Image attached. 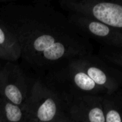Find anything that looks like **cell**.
<instances>
[{"instance_id":"14","label":"cell","mask_w":122,"mask_h":122,"mask_svg":"<svg viewBox=\"0 0 122 122\" xmlns=\"http://www.w3.org/2000/svg\"><path fill=\"white\" fill-rule=\"evenodd\" d=\"M74 1H80V0H74Z\"/></svg>"},{"instance_id":"15","label":"cell","mask_w":122,"mask_h":122,"mask_svg":"<svg viewBox=\"0 0 122 122\" xmlns=\"http://www.w3.org/2000/svg\"><path fill=\"white\" fill-rule=\"evenodd\" d=\"M1 64H0V69H1Z\"/></svg>"},{"instance_id":"2","label":"cell","mask_w":122,"mask_h":122,"mask_svg":"<svg viewBox=\"0 0 122 122\" xmlns=\"http://www.w3.org/2000/svg\"><path fill=\"white\" fill-rule=\"evenodd\" d=\"M44 78L64 99L83 94L104 96L122 86V69L94 53L70 60Z\"/></svg>"},{"instance_id":"10","label":"cell","mask_w":122,"mask_h":122,"mask_svg":"<svg viewBox=\"0 0 122 122\" xmlns=\"http://www.w3.org/2000/svg\"><path fill=\"white\" fill-rule=\"evenodd\" d=\"M0 48L8 54L14 61L21 57V48L14 33L0 19Z\"/></svg>"},{"instance_id":"3","label":"cell","mask_w":122,"mask_h":122,"mask_svg":"<svg viewBox=\"0 0 122 122\" xmlns=\"http://www.w3.org/2000/svg\"><path fill=\"white\" fill-rule=\"evenodd\" d=\"M24 109L27 122H71L64 98L41 78L31 85Z\"/></svg>"},{"instance_id":"13","label":"cell","mask_w":122,"mask_h":122,"mask_svg":"<svg viewBox=\"0 0 122 122\" xmlns=\"http://www.w3.org/2000/svg\"><path fill=\"white\" fill-rule=\"evenodd\" d=\"M17 0H0V2H12Z\"/></svg>"},{"instance_id":"5","label":"cell","mask_w":122,"mask_h":122,"mask_svg":"<svg viewBox=\"0 0 122 122\" xmlns=\"http://www.w3.org/2000/svg\"><path fill=\"white\" fill-rule=\"evenodd\" d=\"M69 19L89 39L114 48L122 49V32L94 18L74 11H67Z\"/></svg>"},{"instance_id":"7","label":"cell","mask_w":122,"mask_h":122,"mask_svg":"<svg viewBox=\"0 0 122 122\" xmlns=\"http://www.w3.org/2000/svg\"><path fill=\"white\" fill-rule=\"evenodd\" d=\"M71 122H106L104 96L83 94L65 98Z\"/></svg>"},{"instance_id":"11","label":"cell","mask_w":122,"mask_h":122,"mask_svg":"<svg viewBox=\"0 0 122 122\" xmlns=\"http://www.w3.org/2000/svg\"><path fill=\"white\" fill-rule=\"evenodd\" d=\"M99 55L109 63L122 70V49L102 45Z\"/></svg>"},{"instance_id":"8","label":"cell","mask_w":122,"mask_h":122,"mask_svg":"<svg viewBox=\"0 0 122 122\" xmlns=\"http://www.w3.org/2000/svg\"><path fill=\"white\" fill-rule=\"evenodd\" d=\"M103 108L106 122H122V86L104 95Z\"/></svg>"},{"instance_id":"9","label":"cell","mask_w":122,"mask_h":122,"mask_svg":"<svg viewBox=\"0 0 122 122\" xmlns=\"http://www.w3.org/2000/svg\"><path fill=\"white\" fill-rule=\"evenodd\" d=\"M27 122L24 107L0 96V122Z\"/></svg>"},{"instance_id":"4","label":"cell","mask_w":122,"mask_h":122,"mask_svg":"<svg viewBox=\"0 0 122 122\" xmlns=\"http://www.w3.org/2000/svg\"><path fill=\"white\" fill-rule=\"evenodd\" d=\"M66 11L83 14L122 32V0H59Z\"/></svg>"},{"instance_id":"12","label":"cell","mask_w":122,"mask_h":122,"mask_svg":"<svg viewBox=\"0 0 122 122\" xmlns=\"http://www.w3.org/2000/svg\"><path fill=\"white\" fill-rule=\"evenodd\" d=\"M0 59L4 60V61H14L12 60L11 57L1 48H0Z\"/></svg>"},{"instance_id":"6","label":"cell","mask_w":122,"mask_h":122,"mask_svg":"<svg viewBox=\"0 0 122 122\" xmlns=\"http://www.w3.org/2000/svg\"><path fill=\"white\" fill-rule=\"evenodd\" d=\"M29 92L26 77L21 67L12 61H6L0 69V96L24 107Z\"/></svg>"},{"instance_id":"1","label":"cell","mask_w":122,"mask_h":122,"mask_svg":"<svg viewBox=\"0 0 122 122\" xmlns=\"http://www.w3.org/2000/svg\"><path fill=\"white\" fill-rule=\"evenodd\" d=\"M49 1L0 9V19L18 39L20 58L44 77L74 58L94 53L90 39Z\"/></svg>"}]
</instances>
